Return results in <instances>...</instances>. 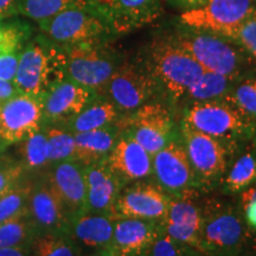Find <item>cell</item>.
I'll return each instance as SVG.
<instances>
[{
    "mask_svg": "<svg viewBox=\"0 0 256 256\" xmlns=\"http://www.w3.org/2000/svg\"><path fill=\"white\" fill-rule=\"evenodd\" d=\"M63 48L46 36H38L19 51L14 83L20 92L44 98L56 83L66 78Z\"/></svg>",
    "mask_w": 256,
    "mask_h": 256,
    "instance_id": "cell-1",
    "label": "cell"
},
{
    "mask_svg": "<svg viewBox=\"0 0 256 256\" xmlns=\"http://www.w3.org/2000/svg\"><path fill=\"white\" fill-rule=\"evenodd\" d=\"M146 69L174 101L184 98L204 69L186 51L170 40L168 37L154 40L147 51Z\"/></svg>",
    "mask_w": 256,
    "mask_h": 256,
    "instance_id": "cell-2",
    "label": "cell"
},
{
    "mask_svg": "<svg viewBox=\"0 0 256 256\" xmlns=\"http://www.w3.org/2000/svg\"><path fill=\"white\" fill-rule=\"evenodd\" d=\"M168 38L186 51L206 72L234 78H238L241 75L244 55L242 49L228 38L183 25Z\"/></svg>",
    "mask_w": 256,
    "mask_h": 256,
    "instance_id": "cell-3",
    "label": "cell"
},
{
    "mask_svg": "<svg viewBox=\"0 0 256 256\" xmlns=\"http://www.w3.org/2000/svg\"><path fill=\"white\" fill-rule=\"evenodd\" d=\"M182 124L230 142L249 136L252 132V120L226 98L191 102L184 112Z\"/></svg>",
    "mask_w": 256,
    "mask_h": 256,
    "instance_id": "cell-4",
    "label": "cell"
},
{
    "mask_svg": "<svg viewBox=\"0 0 256 256\" xmlns=\"http://www.w3.org/2000/svg\"><path fill=\"white\" fill-rule=\"evenodd\" d=\"M247 240V226L235 208L211 203L203 208L200 252L216 256H236Z\"/></svg>",
    "mask_w": 256,
    "mask_h": 256,
    "instance_id": "cell-5",
    "label": "cell"
},
{
    "mask_svg": "<svg viewBox=\"0 0 256 256\" xmlns=\"http://www.w3.org/2000/svg\"><path fill=\"white\" fill-rule=\"evenodd\" d=\"M38 24L44 36L60 46L98 42L113 30L98 8H69Z\"/></svg>",
    "mask_w": 256,
    "mask_h": 256,
    "instance_id": "cell-6",
    "label": "cell"
},
{
    "mask_svg": "<svg viewBox=\"0 0 256 256\" xmlns=\"http://www.w3.org/2000/svg\"><path fill=\"white\" fill-rule=\"evenodd\" d=\"M66 78L92 89L100 96L118 66L114 57L98 42L62 46Z\"/></svg>",
    "mask_w": 256,
    "mask_h": 256,
    "instance_id": "cell-7",
    "label": "cell"
},
{
    "mask_svg": "<svg viewBox=\"0 0 256 256\" xmlns=\"http://www.w3.org/2000/svg\"><path fill=\"white\" fill-rule=\"evenodd\" d=\"M121 133L142 145L151 156L164 148L174 136V119L162 104H148L116 121Z\"/></svg>",
    "mask_w": 256,
    "mask_h": 256,
    "instance_id": "cell-8",
    "label": "cell"
},
{
    "mask_svg": "<svg viewBox=\"0 0 256 256\" xmlns=\"http://www.w3.org/2000/svg\"><path fill=\"white\" fill-rule=\"evenodd\" d=\"M256 0H208L200 8L184 11L183 26L228 37L256 11Z\"/></svg>",
    "mask_w": 256,
    "mask_h": 256,
    "instance_id": "cell-9",
    "label": "cell"
},
{
    "mask_svg": "<svg viewBox=\"0 0 256 256\" xmlns=\"http://www.w3.org/2000/svg\"><path fill=\"white\" fill-rule=\"evenodd\" d=\"M182 139L198 182L216 180L228 170L234 142L218 139L182 124Z\"/></svg>",
    "mask_w": 256,
    "mask_h": 256,
    "instance_id": "cell-10",
    "label": "cell"
},
{
    "mask_svg": "<svg viewBox=\"0 0 256 256\" xmlns=\"http://www.w3.org/2000/svg\"><path fill=\"white\" fill-rule=\"evenodd\" d=\"M158 89L156 80L146 68L124 63L115 69L104 92L120 112H133L148 104Z\"/></svg>",
    "mask_w": 256,
    "mask_h": 256,
    "instance_id": "cell-11",
    "label": "cell"
},
{
    "mask_svg": "<svg viewBox=\"0 0 256 256\" xmlns=\"http://www.w3.org/2000/svg\"><path fill=\"white\" fill-rule=\"evenodd\" d=\"M43 127V98L18 92L0 104V139L8 147Z\"/></svg>",
    "mask_w": 256,
    "mask_h": 256,
    "instance_id": "cell-12",
    "label": "cell"
},
{
    "mask_svg": "<svg viewBox=\"0 0 256 256\" xmlns=\"http://www.w3.org/2000/svg\"><path fill=\"white\" fill-rule=\"evenodd\" d=\"M152 174L165 192L180 194L200 183L185 150L183 139H174L153 156Z\"/></svg>",
    "mask_w": 256,
    "mask_h": 256,
    "instance_id": "cell-13",
    "label": "cell"
},
{
    "mask_svg": "<svg viewBox=\"0 0 256 256\" xmlns=\"http://www.w3.org/2000/svg\"><path fill=\"white\" fill-rule=\"evenodd\" d=\"M203 208L192 188L170 198L168 212L162 228L182 244L200 250Z\"/></svg>",
    "mask_w": 256,
    "mask_h": 256,
    "instance_id": "cell-14",
    "label": "cell"
},
{
    "mask_svg": "<svg viewBox=\"0 0 256 256\" xmlns=\"http://www.w3.org/2000/svg\"><path fill=\"white\" fill-rule=\"evenodd\" d=\"M170 198L158 184L139 182L121 188L115 202L113 217H130L162 223L168 212Z\"/></svg>",
    "mask_w": 256,
    "mask_h": 256,
    "instance_id": "cell-15",
    "label": "cell"
},
{
    "mask_svg": "<svg viewBox=\"0 0 256 256\" xmlns=\"http://www.w3.org/2000/svg\"><path fill=\"white\" fill-rule=\"evenodd\" d=\"M98 94L69 78L56 83L43 98V124H64L84 110Z\"/></svg>",
    "mask_w": 256,
    "mask_h": 256,
    "instance_id": "cell-16",
    "label": "cell"
},
{
    "mask_svg": "<svg viewBox=\"0 0 256 256\" xmlns=\"http://www.w3.org/2000/svg\"><path fill=\"white\" fill-rule=\"evenodd\" d=\"M28 211L38 234L69 235L70 217L46 176L32 184Z\"/></svg>",
    "mask_w": 256,
    "mask_h": 256,
    "instance_id": "cell-17",
    "label": "cell"
},
{
    "mask_svg": "<svg viewBox=\"0 0 256 256\" xmlns=\"http://www.w3.org/2000/svg\"><path fill=\"white\" fill-rule=\"evenodd\" d=\"M46 177L62 200L70 220L86 211L87 184L81 162L66 160L50 165Z\"/></svg>",
    "mask_w": 256,
    "mask_h": 256,
    "instance_id": "cell-18",
    "label": "cell"
},
{
    "mask_svg": "<svg viewBox=\"0 0 256 256\" xmlns=\"http://www.w3.org/2000/svg\"><path fill=\"white\" fill-rule=\"evenodd\" d=\"M142 145L126 134H120L106 164L121 183L142 180L152 174V158Z\"/></svg>",
    "mask_w": 256,
    "mask_h": 256,
    "instance_id": "cell-19",
    "label": "cell"
},
{
    "mask_svg": "<svg viewBox=\"0 0 256 256\" xmlns=\"http://www.w3.org/2000/svg\"><path fill=\"white\" fill-rule=\"evenodd\" d=\"M162 232V223L151 220L118 217L110 249L121 256H145Z\"/></svg>",
    "mask_w": 256,
    "mask_h": 256,
    "instance_id": "cell-20",
    "label": "cell"
},
{
    "mask_svg": "<svg viewBox=\"0 0 256 256\" xmlns=\"http://www.w3.org/2000/svg\"><path fill=\"white\" fill-rule=\"evenodd\" d=\"M84 177L87 184L86 211L113 217L115 202L124 186L120 179L112 172L104 160L86 164Z\"/></svg>",
    "mask_w": 256,
    "mask_h": 256,
    "instance_id": "cell-21",
    "label": "cell"
},
{
    "mask_svg": "<svg viewBox=\"0 0 256 256\" xmlns=\"http://www.w3.org/2000/svg\"><path fill=\"white\" fill-rule=\"evenodd\" d=\"M98 4L116 31L142 26L160 11V0H98Z\"/></svg>",
    "mask_w": 256,
    "mask_h": 256,
    "instance_id": "cell-22",
    "label": "cell"
},
{
    "mask_svg": "<svg viewBox=\"0 0 256 256\" xmlns=\"http://www.w3.org/2000/svg\"><path fill=\"white\" fill-rule=\"evenodd\" d=\"M115 218L104 214L83 211L70 220L69 235L78 244L101 250L110 247Z\"/></svg>",
    "mask_w": 256,
    "mask_h": 256,
    "instance_id": "cell-23",
    "label": "cell"
},
{
    "mask_svg": "<svg viewBox=\"0 0 256 256\" xmlns=\"http://www.w3.org/2000/svg\"><path fill=\"white\" fill-rule=\"evenodd\" d=\"M120 134L121 130L116 122L98 130L74 134L76 144V160L84 165L104 160L113 150Z\"/></svg>",
    "mask_w": 256,
    "mask_h": 256,
    "instance_id": "cell-24",
    "label": "cell"
},
{
    "mask_svg": "<svg viewBox=\"0 0 256 256\" xmlns=\"http://www.w3.org/2000/svg\"><path fill=\"white\" fill-rule=\"evenodd\" d=\"M121 112L108 98L98 96L87 107L64 124V128L72 134H78L98 128L110 126L120 119Z\"/></svg>",
    "mask_w": 256,
    "mask_h": 256,
    "instance_id": "cell-25",
    "label": "cell"
},
{
    "mask_svg": "<svg viewBox=\"0 0 256 256\" xmlns=\"http://www.w3.org/2000/svg\"><path fill=\"white\" fill-rule=\"evenodd\" d=\"M69 8L100 10L94 0H18L17 2V14L36 22L46 20Z\"/></svg>",
    "mask_w": 256,
    "mask_h": 256,
    "instance_id": "cell-26",
    "label": "cell"
},
{
    "mask_svg": "<svg viewBox=\"0 0 256 256\" xmlns=\"http://www.w3.org/2000/svg\"><path fill=\"white\" fill-rule=\"evenodd\" d=\"M38 232L28 211L0 223V249L30 248Z\"/></svg>",
    "mask_w": 256,
    "mask_h": 256,
    "instance_id": "cell-27",
    "label": "cell"
},
{
    "mask_svg": "<svg viewBox=\"0 0 256 256\" xmlns=\"http://www.w3.org/2000/svg\"><path fill=\"white\" fill-rule=\"evenodd\" d=\"M238 78L204 70L200 78L188 88L184 98L190 102H203L224 98L234 88Z\"/></svg>",
    "mask_w": 256,
    "mask_h": 256,
    "instance_id": "cell-28",
    "label": "cell"
},
{
    "mask_svg": "<svg viewBox=\"0 0 256 256\" xmlns=\"http://www.w3.org/2000/svg\"><path fill=\"white\" fill-rule=\"evenodd\" d=\"M256 182V151L249 148L243 152L232 168L224 174V188L226 192L236 194L255 184Z\"/></svg>",
    "mask_w": 256,
    "mask_h": 256,
    "instance_id": "cell-29",
    "label": "cell"
},
{
    "mask_svg": "<svg viewBox=\"0 0 256 256\" xmlns=\"http://www.w3.org/2000/svg\"><path fill=\"white\" fill-rule=\"evenodd\" d=\"M30 256H81V250L68 234L46 232L34 238Z\"/></svg>",
    "mask_w": 256,
    "mask_h": 256,
    "instance_id": "cell-30",
    "label": "cell"
},
{
    "mask_svg": "<svg viewBox=\"0 0 256 256\" xmlns=\"http://www.w3.org/2000/svg\"><path fill=\"white\" fill-rule=\"evenodd\" d=\"M46 136L48 159L49 164L76 160L75 136L64 127L55 124H43Z\"/></svg>",
    "mask_w": 256,
    "mask_h": 256,
    "instance_id": "cell-31",
    "label": "cell"
},
{
    "mask_svg": "<svg viewBox=\"0 0 256 256\" xmlns=\"http://www.w3.org/2000/svg\"><path fill=\"white\" fill-rule=\"evenodd\" d=\"M22 164L26 171H40L49 168L46 136L44 128L31 133L20 142Z\"/></svg>",
    "mask_w": 256,
    "mask_h": 256,
    "instance_id": "cell-32",
    "label": "cell"
},
{
    "mask_svg": "<svg viewBox=\"0 0 256 256\" xmlns=\"http://www.w3.org/2000/svg\"><path fill=\"white\" fill-rule=\"evenodd\" d=\"M32 184L34 182L22 179L19 183L0 196V223L19 214L26 212Z\"/></svg>",
    "mask_w": 256,
    "mask_h": 256,
    "instance_id": "cell-33",
    "label": "cell"
},
{
    "mask_svg": "<svg viewBox=\"0 0 256 256\" xmlns=\"http://www.w3.org/2000/svg\"><path fill=\"white\" fill-rule=\"evenodd\" d=\"M224 98L250 120L256 119V78L244 80L234 86Z\"/></svg>",
    "mask_w": 256,
    "mask_h": 256,
    "instance_id": "cell-34",
    "label": "cell"
},
{
    "mask_svg": "<svg viewBox=\"0 0 256 256\" xmlns=\"http://www.w3.org/2000/svg\"><path fill=\"white\" fill-rule=\"evenodd\" d=\"M30 37V28L23 23L0 24V56L19 52Z\"/></svg>",
    "mask_w": 256,
    "mask_h": 256,
    "instance_id": "cell-35",
    "label": "cell"
},
{
    "mask_svg": "<svg viewBox=\"0 0 256 256\" xmlns=\"http://www.w3.org/2000/svg\"><path fill=\"white\" fill-rule=\"evenodd\" d=\"M226 38L256 60V11Z\"/></svg>",
    "mask_w": 256,
    "mask_h": 256,
    "instance_id": "cell-36",
    "label": "cell"
},
{
    "mask_svg": "<svg viewBox=\"0 0 256 256\" xmlns=\"http://www.w3.org/2000/svg\"><path fill=\"white\" fill-rule=\"evenodd\" d=\"M191 249L176 241L162 228V232L156 236L145 256H191Z\"/></svg>",
    "mask_w": 256,
    "mask_h": 256,
    "instance_id": "cell-37",
    "label": "cell"
},
{
    "mask_svg": "<svg viewBox=\"0 0 256 256\" xmlns=\"http://www.w3.org/2000/svg\"><path fill=\"white\" fill-rule=\"evenodd\" d=\"M25 174L26 170L22 162H14L6 156L4 162H0V196L24 179Z\"/></svg>",
    "mask_w": 256,
    "mask_h": 256,
    "instance_id": "cell-38",
    "label": "cell"
},
{
    "mask_svg": "<svg viewBox=\"0 0 256 256\" xmlns=\"http://www.w3.org/2000/svg\"><path fill=\"white\" fill-rule=\"evenodd\" d=\"M241 192V204L244 210L246 220L249 226L256 228V185L252 184Z\"/></svg>",
    "mask_w": 256,
    "mask_h": 256,
    "instance_id": "cell-39",
    "label": "cell"
},
{
    "mask_svg": "<svg viewBox=\"0 0 256 256\" xmlns=\"http://www.w3.org/2000/svg\"><path fill=\"white\" fill-rule=\"evenodd\" d=\"M19 52H11L0 56V80L14 82L18 68Z\"/></svg>",
    "mask_w": 256,
    "mask_h": 256,
    "instance_id": "cell-40",
    "label": "cell"
},
{
    "mask_svg": "<svg viewBox=\"0 0 256 256\" xmlns=\"http://www.w3.org/2000/svg\"><path fill=\"white\" fill-rule=\"evenodd\" d=\"M18 92H20L18 90L14 82L0 80V104H2L11 98H14Z\"/></svg>",
    "mask_w": 256,
    "mask_h": 256,
    "instance_id": "cell-41",
    "label": "cell"
},
{
    "mask_svg": "<svg viewBox=\"0 0 256 256\" xmlns=\"http://www.w3.org/2000/svg\"><path fill=\"white\" fill-rule=\"evenodd\" d=\"M18 0H0V20L17 14Z\"/></svg>",
    "mask_w": 256,
    "mask_h": 256,
    "instance_id": "cell-42",
    "label": "cell"
},
{
    "mask_svg": "<svg viewBox=\"0 0 256 256\" xmlns=\"http://www.w3.org/2000/svg\"><path fill=\"white\" fill-rule=\"evenodd\" d=\"M168 2L177 8L188 11V10L200 8V6L206 4L208 0H168Z\"/></svg>",
    "mask_w": 256,
    "mask_h": 256,
    "instance_id": "cell-43",
    "label": "cell"
},
{
    "mask_svg": "<svg viewBox=\"0 0 256 256\" xmlns=\"http://www.w3.org/2000/svg\"><path fill=\"white\" fill-rule=\"evenodd\" d=\"M0 256H30V248L0 249Z\"/></svg>",
    "mask_w": 256,
    "mask_h": 256,
    "instance_id": "cell-44",
    "label": "cell"
},
{
    "mask_svg": "<svg viewBox=\"0 0 256 256\" xmlns=\"http://www.w3.org/2000/svg\"><path fill=\"white\" fill-rule=\"evenodd\" d=\"M89 256H121V255L112 252L110 249H101V250H95V252H92V254Z\"/></svg>",
    "mask_w": 256,
    "mask_h": 256,
    "instance_id": "cell-45",
    "label": "cell"
},
{
    "mask_svg": "<svg viewBox=\"0 0 256 256\" xmlns=\"http://www.w3.org/2000/svg\"><path fill=\"white\" fill-rule=\"evenodd\" d=\"M6 150V146L4 145V142H2V139H0V154H2V152H4Z\"/></svg>",
    "mask_w": 256,
    "mask_h": 256,
    "instance_id": "cell-46",
    "label": "cell"
},
{
    "mask_svg": "<svg viewBox=\"0 0 256 256\" xmlns=\"http://www.w3.org/2000/svg\"><path fill=\"white\" fill-rule=\"evenodd\" d=\"M5 158H6V156H0V162H4Z\"/></svg>",
    "mask_w": 256,
    "mask_h": 256,
    "instance_id": "cell-47",
    "label": "cell"
},
{
    "mask_svg": "<svg viewBox=\"0 0 256 256\" xmlns=\"http://www.w3.org/2000/svg\"><path fill=\"white\" fill-rule=\"evenodd\" d=\"M241 256H256V255H254V254H243Z\"/></svg>",
    "mask_w": 256,
    "mask_h": 256,
    "instance_id": "cell-48",
    "label": "cell"
},
{
    "mask_svg": "<svg viewBox=\"0 0 256 256\" xmlns=\"http://www.w3.org/2000/svg\"><path fill=\"white\" fill-rule=\"evenodd\" d=\"M94 2H96V4H98V0H94Z\"/></svg>",
    "mask_w": 256,
    "mask_h": 256,
    "instance_id": "cell-49",
    "label": "cell"
}]
</instances>
